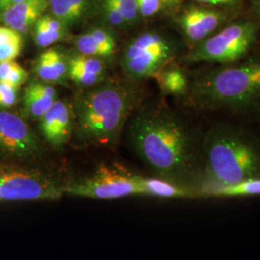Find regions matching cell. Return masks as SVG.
<instances>
[{
    "mask_svg": "<svg viewBox=\"0 0 260 260\" xmlns=\"http://www.w3.org/2000/svg\"><path fill=\"white\" fill-rule=\"evenodd\" d=\"M130 142L157 177L189 189L198 177L195 138L167 106L153 103L139 108L130 121Z\"/></svg>",
    "mask_w": 260,
    "mask_h": 260,
    "instance_id": "1",
    "label": "cell"
},
{
    "mask_svg": "<svg viewBox=\"0 0 260 260\" xmlns=\"http://www.w3.org/2000/svg\"><path fill=\"white\" fill-rule=\"evenodd\" d=\"M137 93L124 84L108 81L83 89L73 104V138L80 146L113 147L137 106Z\"/></svg>",
    "mask_w": 260,
    "mask_h": 260,
    "instance_id": "2",
    "label": "cell"
},
{
    "mask_svg": "<svg viewBox=\"0 0 260 260\" xmlns=\"http://www.w3.org/2000/svg\"><path fill=\"white\" fill-rule=\"evenodd\" d=\"M204 165L198 174L197 194L210 196L216 189L260 177V145L236 127L219 124L205 136Z\"/></svg>",
    "mask_w": 260,
    "mask_h": 260,
    "instance_id": "3",
    "label": "cell"
},
{
    "mask_svg": "<svg viewBox=\"0 0 260 260\" xmlns=\"http://www.w3.org/2000/svg\"><path fill=\"white\" fill-rule=\"evenodd\" d=\"M188 94L201 109L235 113L260 109V52L202 72L191 81Z\"/></svg>",
    "mask_w": 260,
    "mask_h": 260,
    "instance_id": "4",
    "label": "cell"
},
{
    "mask_svg": "<svg viewBox=\"0 0 260 260\" xmlns=\"http://www.w3.org/2000/svg\"><path fill=\"white\" fill-rule=\"evenodd\" d=\"M260 24L252 18L233 19L189 49L182 57L186 64L226 65L250 55L257 43Z\"/></svg>",
    "mask_w": 260,
    "mask_h": 260,
    "instance_id": "5",
    "label": "cell"
},
{
    "mask_svg": "<svg viewBox=\"0 0 260 260\" xmlns=\"http://www.w3.org/2000/svg\"><path fill=\"white\" fill-rule=\"evenodd\" d=\"M179 52V44L175 38L164 32L149 30L132 38L126 45L121 65L124 74L139 81L154 77L158 72L173 62Z\"/></svg>",
    "mask_w": 260,
    "mask_h": 260,
    "instance_id": "6",
    "label": "cell"
},
{
    "mask_svg": "<svg viewBox=\"0 0 260 260\" xmlns=\"http://www.w3.org/2000/svg\"><path fill=\"white\" fill-rule=\"evenodd\" d=\"M67 194L84 198L111 200L143 196L141 176L131 174L119 165L102 164L88 177L64 186Z\"/></svg>",
    "mask_w": 260,
    "mask_h": 260,
    "instance_id": "7",
    "label": "cell"
},
{
    "mask_svg": "<svg viewBox=\"0 0 260 260\" xmlns=\"http://www.w3.org/2000/svg\"><path fill=\"white\" fill-rule=\"evenodd\" d=\"M64 194V186L42 171L0 165V202L55 201Z\"/></svg>",
    "mask_w": 260,
    "mask_h": 260,
    "instance_id": "8",
    "label": "cell"
},
{
    "mask_svg": "<svg viewBox=\"0 0 260 260\" xmlns=\"http://www.w3.org/2000/svg\"><path fill=\"white\" fill-rule=\"evenodd\" d=\"M235 15L234 11L214 8L193 1L177 13L175 21L191 48L232 21Z\"/></svg>",
    "mask_w": 260,
    "mask_h": 260,
    "instance_id": "9",
    "label": "cell"
},
{
    "mask_svg": "<svg viewBox=\"0 0 260 260\" xmlns=\"http://www.w3.org/2000/svg\"><path fill=\"white\" fill-rule=\"evenodd\" d=\"M0 154L31 160L43 156L44 146L37 134L19 115L0 110Z\"/></svg>",
    "mask_w": 260,
    "mask_h": 260,
    "instance_id": "10",
    "label": "cell"
},
{
    "mask_svg": "<svg viewBox=\"0 0 260 260\" xmlns=\"http://www.w3.org/2000/svg\"><path fill=\"white\" fill-rule=\"evenodd\" d=\"M38 121L40 132L47 144L54 149H61L73 138V104L66 100H57Z\"/></svg>",
    "mask_w": 260,
    "mask_h": 260,
    "instance_id": "11",
    "label": "cell"
},
{
    "mask_svg": "<svg viewBox=\"0 0 260 260\" xmlns=\"http://www.w3.org/2000/svg\"><path fill=\"white\" fill-rule=\"evenodd\" d=\"M48 6L49 0H22L1 11L0 22L22 35L27 34Z\"/></svg>",
    "mask_w": 260,
    "mask_h": 260,
    "instance_id": "12",
    "label": "cell"
},
{
    "mask_svg": "<svg viewBox=\"0 0 260 260\" xmlns=\"http://www.w3.org/2000/svg\"><path fill=\"white\" fill-rule=\"evenodd\" d=\"M106 68L103 59L77 53L69 57V80L81 89H88L105 79Z\"/></svg>",
    "mask_w": 260,
    "mask_h": 260,
    "instance_id": "13",
    "label": "cell"
},
{
    "mask_svg": "<svg viewBox=\"0 0 260 260\" xmlns=\"http://www.w3.org/2000/svg\"><path fill=\"white\" fill-rule=\"evenodd\" d=\"M33 71L39 80L52 85H67L69 58L59 47H49L38 56Z\"/></svg>",
    "mask_w": 260,
    "mask_h": 260,
    "instance_id": "14",
    "label": "cell"
},
{
    "mask_svg": "<svg viewBox=\"0 0 260 260\" xmlns=\"http://www.w3.org/2000/svg\"><path fill=\"white\" fill-rule=\"evenodd\" d=\"M58 100V93L52 84L42 80L32 81L23 93V112L28 118L39 120Z\"/></svg>",
    "mask_w": 260,
    "mask_h": 260,
    "instance_id": "15",
    "label": "cell"
},
{
    "mask_svg": "<svg viewBox=\"0 0 260 260\" xmlns=\"http://www.w3.org/2000/svg\"><path fill=\"white\" fill-rule=\"evenodd\" d=\"M154 77L164 94L183 96L190 91L191 81L185 71L172 62L162 68Z\"/></svg>",
    "mask_w": 260,
    "mask_h": 260,
    "instance_id": "16",
    "label": "cell"
},
{
    "mask_svg": "<svg viewBox=\"0 0 260 260\" xmlns=\"http://www.w3.org/2000/svg\"><path fill=\"white\" fill-rule=\"evenodd\" d=\"M67 26L52 15H43L31 29L34 43L39 48H47L63 40Z\"/></svg>",
    "mask_w": 260,
    "mask_h": 260,
    "instance_id": "17",
    "label": "cell"
},
{
    "mask_svg": "<svg viewBox=\"0 0 260 260\" xmlns=\"http://www.w3.org/2000/svg\"><path fill=\"white\" fill-rule=\"evenodd\" d=\"M143 196L164 199H182L191 197L194 193L184 186L178 185L160 177H141Z\"/></svg>",
    "mask_w": 260,
    "mask_h": 260,
    "instance_id": "18",
    "label": "cell"
},
{
    "mask_svg": "<svg viewBox=\"0 0 260 260\" xmlns=\"http://www.w3.org/2000/svg\"><path fill=\"white\" fill-rule=\"evenodd\" d=\"M23 35L18 31L0 26V63L13 61L19 57L23 49Z\"/></svg>",
    "mask_w": 260,
    "mask_h": 260,
    "instance_id": "19",
    "label": "cell"
},
{
    "mask_svg": "<svg viewBox=\"0 0 260 260\" xmlns=\"http://www.w3.org/2000/svg\"><path fill=\"white\" fill-rule=\"evenodd\" d=\"M212 197H248L260 196V177L243 180L232 185L223 186L211 193Z\"/></svg>",
    "mask_w": 260,
    "mask_h": 260,
    "instance_id": "20",
    "label": "cell"
},
{
    "mask_svg": "<svg viewBox=\"0 0 260 260\" xmlns=\"http://www.w3.org/2000/svg\"><path fill=\"white\" fill-rule=\"evenodd\" d=\"M28 76L27 71L14 60L0 63V82L19 88L27 81Z\"/></svg>",
    "mask_w": 260,
    "mask_h": 260,
    "instance_id": "21",
    "label": "cell"
},
{
    "mask_svg": "<svg viewBox=\"0 0 260 260\" xmlns=\"http://www.w3.org/2000/svg\"><path fill=\"white\" fill-rule=\"evenodd\" d=\"M100 8L102 10L103 18L112 27L127 26L116 0H100Z\"/></svg>",
    "mask_w": 260,
    "mask_h": 260,
    "instance_id": "22",
    "label": "cell"
},
{
    "mask_svg": "<svg viewBox=\"0 0 260 260\" xmlns=\"http://www.w3.org/2000/svg\"><path fill=\"white\" fill-rule=\"evenodd\" d=\"M75 45L77 51L81 54L94 56V57H99L102 59L106 58V56L103 52V48L92 37V35L89 32L77 36L75 39Z\"/></svg>",
    "mask_w": 260,
    "mask_h": 260,
    "instance_id": "23",
    "label": "cell"
},
{
    "mask_svg": "<svg viewBox=\"0 0 260 260\" xmlns=\"http://www.w3.org/2000/svg\"><path fill=\"white\" fill-rule=\"evenodd\" d=\"M51 15L59 19L67 27H70L78 22L74 12L70 8L66 0H49V6Z\"/></svg>",
    "mask_w": 260,
    "mask_h": 260,
    "instance_id": "24",
    "label": "cell"
},
{
    "mask_svg": "<svg viewBox=\"0 0 260 260\" xmlns=\"http://www.w3.org/2000/svg\"><path fill=\"white\" fill-rule=\"evenodd\" d=\"M88 32L103 48L106 58L115 55L117 51V43L116 39L109 31L104 28L94 27L90 29Z\"/></svg>",
    "mask_w": 260,
    "mask_h": 260,
    "instance_id": "25",
    "label": "cell"
},
{
    "mask_svg": "<svg viewBox=\"0 0 260 260\" xmlns=\"http://www.w3.org/2000/svg\"><path fill=\"white\" fill-rule=\"evenodd\" d=\"M116 2L126 22V25L131 26L136 24L141 18L137 0H116Z\"/></svg>",
    "mask_w": 260,
    "mask_h": 260,
    "instance_id": "26",
    "label": "cell"
},
{
    "mask_svg": "<svg viewBox=\"0 0 260 260\" xmlns=\"http://www.w3.org/2000/svg\"><path fill=\"white\" fill-rule=\"evenodd\" d=\"M19 102V88L0 82V107L11 108Z\"/></svg>",
    "mask_w": 260,
    "mask_h": 260,
    "instance_id": "27",
    "label": "cell"
},
{
    "mask_svg": "<svg viewBox=\"0 0 260 260\" xmlns=\"http://www.w3.org/2000/svg\"><path fill=\"white\" fill-rule=\"evenodd\" d=\"M141 18H152L164 8L162 0H137Z\"/></svg>",
    "mask_w": 260,
    "mask_h": 260,
    "instance_id": "28",
    "label": "cell"
},
{
    "mask_svg": "<svg viewBox=\"0 0 260 260\" xmlns=\"http://www.w3.org/2000/svg\"><path fill=\"white\" fill-rule=\"evenodd\" d=\"M70 8L74 12L78 21L89 15V12L92 8L91 0H66Z\"/></svg>",
    "mask_w": 260,
    "mask_h": 260,
    "instance_id": "29",
    "label": "cell"
},
{
    "mask_svg": "<svg viewBox=\"0 0 260 260\" xmlns=\"http://www.w3.org/2000/svg\"><path fill=\"white\" fill-rule=\"evenodd\" d=\"M198 3L204 4L219 9L231 10L237 12L242 6L243 0H193Z\"/></svg>",
    "mask_w": 260,
    "mask_h": 260,
    "instance_id": "30",
    "label": "cell"
},
{
    "mask_svg": "<svg viewBox=\"0 0 260 260\" xmlns=\"http://www.w3.org/2000/svg\"><path fill=\"white\" fill-rule=\"evenodd\" d=\"M250 14L251 18L256 20L260 24V0H251Z\"/></svg>",
    "mask_w": 260,
    "mask_h": 260,
    "instance_id": "31",
    "label": "cell"
},
{
    "mask_svg": "<svg viewBox=\"0 0 260 260\" xmlns=\"http://www.w3.org/2000/svg\"><path fill=\"white\" fill-rule=\"evenodd\" d=\"M164 8L169 10L177 9L178 6L181 5L183 0H162Z\"/></svg>",
    "mask_w": 260,
    "mask_h": 260,
    "instance_id": "32",
    "label": "cell"
},
{
    "mask_svg": "<svg viewBox=\"0 0 260 260\" xmlns=\"http://www.w3.org/2000/svg\"><path fill=\"white\" fill-rule=\"evenodd\" d=\"M22 0H0V12L3 10L7 9L10 6L17 4Z\"/></svg>",
    "mask_w": 260,
    "mask_h": 260,
    "instance_id": "33",
    "label": "cell"
}]
</instances>
